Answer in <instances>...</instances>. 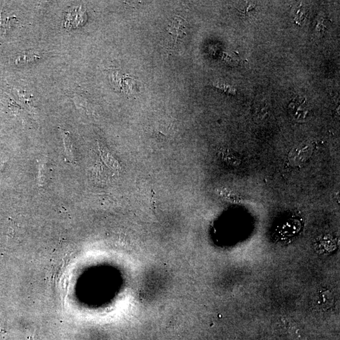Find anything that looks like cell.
<instances>
[{"instance_id":"6da1fadb","label":"cell","mask_w":340,"mask_h":340,"mask_svg":"<svg viewBox=\"0 0 340 340\" xmlns=\"http://www.w3.org/2000/svg\"><path fill=\"white\" fill-rule=\"evenodd\" d=\"M167 31L176 43L186 36V21L180 17L175 16L168 26Z\"/></svg>"},{"instance_id":"7a4b0ae2","label":"cell","mask_w":340,"mask_h":340,"mask_svg":"<svg viewBox=\"0 0 340 340\" xmlns=\"http://www.w3.org/2000/svg\"><path fill=\"white\" fill-rule=\"evenodd\" d=\"M311 149L308 145H302L294 148L289 154V159L291 164L299 165L303 163L311 155Z\"/></svg>"},{"instance_id":"3957f363","label":"cell","mask_w":340,"mask_h":340,"mask_svg":"<svg viewBox=\"0 0 340 340\" xmlns=\"http://www.w3.org/2000/svg\"><path fill=\"white\" fill-rule=\"evenodd\" d=\"M60 132H61L62 139H63L65 153H66L67 158H68L69 161L73 163L75 161L74 150H73V143L70 135H69L68 132L65 131L63 129H60Z\"/></svg>"},{"instance_id":"277c9868","label":"cell","mask_w":340,"mask_h":340,"mask_svg":"<svg viewBox=\"0 0 340 340\" xmlns=\"http://www.w3.org/2000/svg\"><path fill=\"white\" fill-rule=\"evenodd\" d=\"M40 56L38 55H36V54H23V55H21V56H19L18 58H17L16 60V63L19 64L21 63V62L25 63V62H34L35 60L40 59Z\"/></svg>"},{"instance_id":"5b68a950","label":"cell","mask_w":340,"mask_h":340,"mask_svg":"<svg viewBox=\"0 0 340 340\" xmlns=\"http://www.w3.org/2000/svg\"><path fill=\"white\" fill-rule=\"evenodd\" d=\"M215 86L216 88L220 89V90H224V92L229 93V94H233L234 93L236 92L235 89L228 85H225V84H220V85H218V84H215Z\"/></svg>"},{"instance_id":"8992f818","label":"cell","mask_w":340,"mask_h":340,"mask_svg":"<svg viewBox=\"0 0 340 340\" xmlns=\"http://www.w3.org/2000/svg\"><path fill=\"white\" fill-rule=\"evenodd\" d=\"M5 160L1 159V158H0V171H1L3 170L4 167H5Z\"/></svg>"},{"instance_id":"52a82bcc","label":"cell","mask_w":340,"mask_h":340,"mask_svg":"<svg viewBox=\"0 0 340 340\" xmlns=\"http://www.w3.org/2000/svg\"><path fill=\"white\" fill-rule=\"evenodd\" d=\"M27 340H39V339L34 336H30L27 338Z\"/></svg>"}]
</instances>
